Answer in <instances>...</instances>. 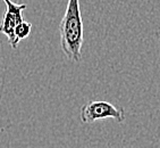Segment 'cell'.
<instances>
[{
	"mask_svg": "<svg viewBox=\"0 0 160 148\" xmlns=\"http://www.w3.org/2000/svg\"><path fill=\"white\" fill-rule=\"evenodd\" d=\"M60 47L71 62L82 59V46L84 41V28L81 15L80 0H68L60 24Z\"/></svg>",
	"mask_w": 160,
	"mask_h": 148,
	"instance_id": "6da1fadb",
	"label": "cell"
},
{
	"mask_svg": "<svg viewBox=\"0 0 160 148\" xmlns=\"http://www.w3.org/2000/svg\"><path fill=\"white\" fill-rule=\"evenodd\" d=\"M80 119L84 124H91L105 119H114L118 123H123L126 116L125 111L122 107L115 106L106 100H92L85 103L81 107Z\"/></svg>",
	"mask_w": 160,
	"mask_h": 148,
	"instance_id": "7a4b0ae2",
	"label": "cell"
},
{
	"mask_svg": "<svg viewBox=\"0 0 160 148\" xmlns=\"http://www.w3.org/2000/svg\"><path fill=\"white\" fill-rule=\"evenodd\" d=\"M3 1L6 3V13L0 23V33H3L8 38V41L12 48H17L19 41L15 37V30L17 25L24 21L22 13L26 8V5L15 3L12 0H3Z\"/></svg>",
	"mask_w": 160,
	"mask_h": 148,
	"instance_id": "3957f363",
	"label": "cell"
},
{
	"mask_svg": "<svg viewBox=\"0 0 160 148\" xmlns=\"http://www.w3.org/2000/svg\"><path fill=\"white\" fill-rule=\"evenodd\" d=\"M32 30V24L31 23H28V22L23 21L21 24L17 25V28L15 30V37L18 41L23 40V39H26V38L31 34Z\"/></svg>",
	"mask_w": 160,
	"mask_h": 148,
	"instance_id": "277c9868",
	"label": "cell"
}]
</instances>
